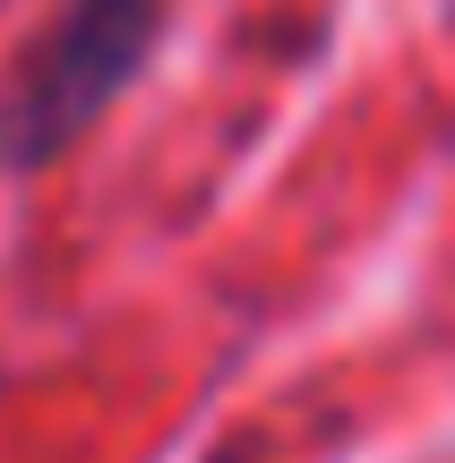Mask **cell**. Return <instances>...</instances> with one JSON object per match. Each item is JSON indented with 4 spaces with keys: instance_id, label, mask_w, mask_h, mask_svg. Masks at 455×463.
Wrapping results in <instances>:
<instances>
[{
    "instance_id": "6da1fadb",
    "label": "cell",
    "mask_w": 455,
    "mask_h": 463,
    "mask_svg": "<svg viewBox=\"0 0 455 463\" xmlns=\"http://www.w3.org/2000/svg\"><path fill=\"white\" fill-rule=\"evenodd\" d=\"M172 0H61L0 86V172H43L147 78Z\"/></svg>"
}]
</instances>
